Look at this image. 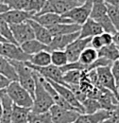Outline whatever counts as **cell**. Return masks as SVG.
<instances>
[{
  "instance_id": "bcb514c9",
  "label": "cell",
  "mask_w": 119,
  "mask_h": 123,
  "mask_svg": "<svg viewBox=\"0 0 119 123\" xmlns=\"http://www.w3.org/2000/svg\"><path fill=\"white\" fill-rule=\"evenodd\" d=\"M0 43H7V41H6L1 35H0Z\"/></svg>"
},
{
  "instance_id": "e0dca14e",
  "label": "cell",
  "mask_w": 119,
  "mask_h": 123,
  "mask_svg": "<svg viewBox=\"0 0 119 123\" xmlns=\"http://www.w3.org/2000/svg\"><path fill=\"white\" fill-rule=\"evenodd\" d=\"M80 34L78 38H92L94 36L101 35L104 31L101 26L94 19L89 18L83 25H81Z\"/></svg>"
},
{
  "instance_id": "7c38bea8",
  "label": "cell",
  "mask_w": 119,
  "mask_h": 123,
  "mask_svg": "<svg viewBox=\"0 0 119 123\" xmlns=\"http://www.w3.org/2000/svg\"><path fill=\"white\" fill-rule=\"evenodd\" d=\"M32 19L45 28H49V27H52V26H55L58 24H72V23H74L71 19L64 17L63 15L58 14V13H55V12L45 13L42 15H35L32 17Z\"/></svg>"
},
{
  "instance_id": "4316f807",
  "label": "cell",
  "mask_w": 119,
  "mask_h": 123,
  "mask_svg": "<svg viewBox=\"0 0 119 123\" xmlns=\"http://www.w3.org/2000/svg\"><path fill=\"white\" fill-rule=\"evenodd\" d=\"M97 59H98V52H97V50L93 48V47L88 46L80 54L78 62L86 66V69H85V72H86L88 66H89L90 64H92L93 62H95Z\"/></svg>"
},
{
  "instance_id": "8fae6325",
  "label": "cell",
  "mask_w": 119,
  "mask_h": 123,
  "mask_svg": "<svg viewBox=\"0 0 119 123\" xmlns=\"http://www.w3.org/2000/svg\"><path fill=\"white\" fill-rule=\"evenodd\" d=\"M92 38H77L71 45L65 48V52L69 62H77L82 51L91 45Z\"/></svg>"
},
{
  "instance_id": "b9f144b4",
  "label": "cell",
  "mask_w": 119,
  "mask_h": 123,
  "mask_svg": "<svg viewBox=\"0 0 119 123\" xmlns=\"http://www.w3.org/2000/svg\"><path fill=\"white\" fill-rule=\"evenodd\" d=\"M11 82H12V81H11L9 79H7L6 77H4L3 75L0 74V90L6 89V88L9 86V84H10Z\"/></svg>"
},
{
  "instance_id": "ffe728a7",
  "label": "cell",
  "mask_w": 119,
  "mask_h": 123,
  "mask_svg": "<svg viewBox=\"0 0 119 123\" xmlns=\"http://www.w3.org/2000/svg\"><path fill=\"white\" fill-rule=\"evenodd\" d=\"M49 32L53 37L55 36H60V35H65V34H70L80 31L81 26L77 25L76 23L72 24H58L52 27L47 28Z\"/></svg>"
},
{
  "instance_id": "4dcf8cb0",
  "label": "cell",
  "mask_w": 119,
  "mask_h": 123,
  "mask_svg": "<svg viewBox=\"0 0 119 123\" xmlns=\"http://www.w3.org/2000/svg\"><path fill=\"white\" fill-rule=\"evenodd\" d=\"M0 35L9 43H12L15 45H18L15 41L14 37L12 35V31L11 30V27L10 25L5 22L4 20L0 19ZM19 46V45H18Z\"/></svg>"
},
{
  "instance_id": "277c9868",
  "label": "cell",
  "mask_w": 119,
  "mask_h": 123,
  "mask_svg": "<svg viewBox=\"0 0 119 123\" xmlns=\"http://www.w3.org/2000/svg\"><path fill=\"white\" fill-rule=\"evenodd\" d=\"M25 63L28 66H30L33 71H35L40 76L44 77L46 80H51V81H54V82L61 84V85H64V86H67L66 83L64 82V80H63V74L64 73L61 71L60 67H58L56 65H53L52 63L49 64V65H47V66H44V67L34 66V65L30 64L29 62H25Z\"/></svg>"
},
{
  "instance_id": "836d02e7",
  "label": "cell",
  "mask_w": 119,
  "mask_h": 123,
  "mask_svg": "<svg viewBox=\"0 0 119 123\" xmlns=\"http://www.w3.org/2000/svg\"><path fill=\"white\" fill-rule=\"evenodd\" d=\"M106 5H107V15L111 19L116 31H119V9L107 3Z\"/></svg>"
},
{
  "instance_id": "f1b7e54d",
  "label": "cell",
  "mask_w": 119,
  "mask_h": 123,
  "mask_svg": "<svg viewBox=\"0 0 119 123\" xmlns=\"http://www.w3.org/2000/svg\"><path fill=\"white\" fill-rule=\"evenodd\" d=\"M105 15H107V5L104 0H94L90 18L97 21Z\"/></svg>"
},
{
  "instance_id": "f5cc1de1",
  "label": "cell",
  "mask_w": 119,
  "mask_h": 123,
  "mask_svg": "<svg viewBox=\"0 0 119 123\" xmlns=\"http://www.w3.org/2000/svg\"><path fill=\"white\" fill-rule=\"evenodd\" d=\"M29 123H30V122H29Z\"/></svg>"
},
{
  "instance_id": "5bb4252c",
  "label": "cell",
  "mask_w": 119,
  "mask_h": 123,
  "mask_svg": "<svg viewBox=\"0 0 119 123\" xmlns=\"http://www.w3.org/2000/svg\"><path fill=\"white\" fill-rule=\"evenodd\" d=\"M34 14L27 11H17V10H10L4 13H0V19L7 22L9 25L13 24H21L27 22L28 20L32 19Z\"/></svg>"
},
{
  "instance_id": "e575fe53",
  "label": "cell",
  "mask_w": 119,
  "mask_h": 123,
  "mask_svg": "<svg viewBox=\"0 0 119 123\" xmlns=\"http://www.w3.org/2000/svg\"><path fill=\"white\" fill-rule=\"evenodd\" d=\"M45 2H46V0H30L29 5L25 11L31 12L32 14H34V16L37 15L44 8Z\"/></svg>"
},
{
  "instance_id": "5b68a950",
  "label": "cell",
  "mask_w": 119,
  "mask_h": 123,
  "mask_svg": "<svg viewBox=\"0 0 119 123\" xmlns=\"http://www.w3.org/2000/svg\"><path fill=\"white\" fill-rule=\"evenodd\" d=\"M77 6H78V4L76 0H46L44 8L37 15H42L49 12H55L63 15Z\"/></svg>"
},
{
  "instance_id": "816d5d0a",
  "label": "cell",
  "mask_w": 119,
  "mask_h": 123,
  "mask_svg": "<svg viewBox=\"0 0 119 123\" xmlns=\"http://www.w3.org/2000/svg\"><path fill=\"white\" fill-rule=\"evenodd\" d=\"M76 1H77V0H76Z\"/></svg>"
},
{
  "instance_id": "603a6c76",
  "label": "cell",
  "mask_w": 119,
  "mask_h": 123,
  "mask_svg": "<svg viewBox=\"0 0 119 123\" xmlns=\"http://www.w3.org/2000/svg\"><path fill=\"white\" fill-rule=\"evenodd\" d=\"M21 48L23 49L24 52H26L27 54L29 55H34L38 52H41V51H49V46L37 41L36 39H32V40H30V41H27L25 43H23L21 45Z\"/></svg>"
},
{
  "instance_id": "52a82bcc",
  "label": "cell",
  "mask_w": 119,
  "mask_h": 123,
  "mask_svg": "<svg viewBox=\"0 0 119 123\" xmlns=\"http://www.w3.org/2000/svg\"><path fill=\"white\" fill-rule=\"evenodd\" d=\"M0 55L7 58L8 60L17 62H29L31 57V55L24 52L20 46L9 42L2 44Z\"/></svg>"
},
{
  "instance_id": "6da1fadb",
  "label": "cell",
  "mask_w": 119,
  "mask_h": 123,
  "mask_svg": "<svg viewBox=\"0 0 119 123\" xmlns=\"http://www.w3.org/2000/svg\"><path fill=\"white\" fill-rule=\"evenodd\" d=\"M33 72L35 78V93L33 98V105L31 107V113L40 114L48 112L55 103L49 93L45 90L41 81L39 80L37 73L35 71Z\"/></svg>"
},
{
  "instance_id": "2e32d148",
  "label": "cell",
  "mask_w": 119,
  "mask_h": 123,
  "mask_svg": "<svg viewBox=\"0 0 119 123\" xmlns=\"http://www.w3.org/2000/svg\"><path fill=\"white\" fill-rule=\"evenodd\" d=\"M97 101L99 102L102 110L113 112L118 103V98L110 90L106 89L104 87H101L97 98Z\"/></svg>"
},
{
  "instance_id": "f35d334b",
  "label": "cell",
  "mask_w": 119,
  "mask_h": 123,
  "mask_svg": "<svg viewBox=\"0 0 119 123\" xmlns=\"http://www.w3.org/2000/svg\"><path fill=\"white\" fill-rule=\"evenodd\" d=\"M111 69H112V73H113V76L114 78L115 84H116V87H117V90L119 93V60L113 62Z\"/></svg>"
},
{
  "instance_id": "44dd1931",
  "label": "cell",
  "mask_w": 119,
  "mask_h": 123,
  "mask_svg": "<svg viewBox=\"0 0 119 123\" xmlns=\"http://www.w3.org/2000/svg\"><path fill=\"white\" fill-rule=\"evenodd\" d=\"M0 74L11 81H18V76L12 62L0 55Z\"/></svg>"
},
{
  "instance_id": "484cf974",
  "label": "cell",
  "mask_w": 119,
  "mask_h": 123,
  "mask_svg": "<svg viewBox=\"0 0 119 123\" xmlns=\"http://www.w3.org/2000/svg\"><path fill=\"white\" fill-rule=\"evenodd\" d=\"M29 62L34 66H39V67L47 66L51 64V53L45 50L38 52L34 55H31Z\"/></svg>"
},
{
  "instance_id": "d6986e66",
  "label": "cell",
  "mask_w": 119,
  "mask_h": 123,
  "mask_svg": "<svg viewBox=\"0 0 119 123\" xmlns=\"http://www.w3.org/2000/svg\"><path fill=\"white\" fill-rule=\"evenodd\" d=\"M111 116V112L99 110L94 114H80L73 123H102Z\"/></svg>"
},
{
  "instance_id": "f6af8a7d",
  "label": "cell",
  "mask_w": 119,
  "mask_h": 123,
  "mask_svg": "<svg viewBox=\"0 0 119 123\" xmlns=\"http://www.w3.org/2000/svg\"><path fill=\"white\" fill-rule=\"evenodd\" d=\"M2 115H3V107H2V103L0 101V121L2 119Z\"/></svg>"
},
{
  "instance_id": "ba28073f",
  "label": "cell",
  "mask_w": 119,
  "mask_h": 123,
  "mask_svg": "<svg viewBox=\"0 0 119 123\" xmlns=\"http://www.w3.org/2000/svg\"><path fill=\"white\" fill-rule=\"evenodd\" d=\"M49 113L53 123H73L80 115V113L76 110L64 109L55 104L50 108Z\"/></svg>"
},
{
  "instance_id": "d590c367",
  "label": "cell",
  "mask_w": 119,
  "mask_h": 123,
  "mask_svg": "<svg viewBox=\"0 0 119 123\" xmlns=\"http://www.w3.org/2000/svg\"><path fill=\"white\" fill-rule=\"evenodd\" d=\"M96 22H97V23H98V24L101 26V28L103 29V31H104V32L111 33V34H113V35H114V34L117 32L116 29L114 28L113 24L112 23L111 19L109 18V16H108V15L103 16L102 18L98 19Z\"/></svg>"
},
{
  "instance_id": "1f68e13d",
  "label": "cell",
  "mask_w": 119,
  "mask_h": 123,
  "mask_svg": "<svg viewBox=\"0 0 119 123\" xmlns=\"http://www.w3.org/2000/svg\"><path fill=\"white\" fill-rule=\"evenodd\" d=\"M81 104L84 109V114H94L99 110H102L99 102L94 98H87Z\"/></svg>"
},
{
  "instance_id": "30bf717a",
  "label": "cell",
  "mask_w": 119,
  "mask_h": 123,
  "mask_svg": "<svg viewBox=\"0 0 119 123\" xmlns=\"http://www.w3.org/2000/svg\"><path fill=\"white\" fill-rule=\"evenodd\" d=\"M10 27L12 31V35L14 37L15 41L19 46H21L23 43L27 41L35 39L33 29L31 28V26L28 21L21 24L10 25Z\"/></svg>"
},
{
  "instance_id": "c3c4849f",
  "label": "cell",
  "mask_w": 119,
  "mask_h": 123,
  "mask_svg": "<svg viewBox=\"0 0 119 123\" xmlns=\"http://www.w3.org/2000/svg\"><path fill=\"white\" fill-rule=\"evenodd\" d=\"M4 1H5V0H0V5H1V4H4Z\"/></svg>"
},
{
  "instance_id": "cb8c5ba5",
  "label": "cell",
  "mask_w": 119,
  "mask_h": 123,
  "mask_svg": "<svg viewBox=\"0 0 119 123\" xmlns=\"http://www.w3.org/2000/svg\"><path fill=\"white\" fill-rule=\"evenodd\" d=\"M97 52H98V57L105 58V59L111 61L112 62L119 60L118 46L114 43H113L112 45H109V46H104L99 50H97Z\"/></svg>"
},
{
  "instance_id": "f546056e",
  "label": "cell",
  "mask_w": 119,
  "mask_h": 123,
  "mask_svg": "<svg viewBox=\"0 0 119 123\" xmlns=\"http://www.w3.org/2000/svg\"><path fill=\"white\" fill-rule=\"evenodd\" d=\"M51 53V63L58 67H62L66 65L69 61L64 50H54Z\"/></svg>"
},
{
  "instance_id": "7dc6e473",
  "label": "cell",
  "mask_w": 119,
  "mask_h": 123,
  "mask_svg": "<svg viewBox=\"0 0 119 123\" xmlns=\"http://www.w3.org/2000/svg\"><path fill=\"white\" fill-rule=\"evenodd\" d=\"M5 93H6V89H4V90H0V98H1V97H2Z\"/></svg>"
},
{
  "instance_id": "d4e9b609",
  "label": "cell",
  "mask_w": 119,
  "mask_h": 123,
  "mask_svg": "<svg viewBox=\"0 0 119 123\" xmlns=\"http://www.w3.org/2000/svg\"><path fill=\"white\" fill-rule=\"evenodd\" d=\"M0 101L3 107V115H2V119L0 123H12V105H13L12 100L10 98L7 93H5L1 97Z\"/></svg>"
},
{
  "instance_id": "83f0119b",
  "label": "cell",
  "mask_w": 119,
  "mask_h": 123,
  "mask_svg": "<svg viewBox=\"0 0 119 123\" xmlns=\"http://www.w3.org/2000/svg\"><path fill=\"white\" fill-rule=\"evenodd\" d=\"M81 77H82V71L80 70H69L63 74L64 82L70 89L79 86Z\"/></svg>"
},
{
  "instance_id": "7402d4cb",
  "label": "cell",
  "mask_w": 119,
  "mask_h": 123,
  "mask_svg": "<svg viewBox=\"0 0 119 123\" xmlns=\"http://www.w3.org/2000/svg\"><path fill=\"white\" fill-rule=\"evenodd\" d=\"M31 109L12 105V123H29Z\"/></svg>"
},
{
  "instance_id": "ac0fdd59",
  "label": "cell",
  "mask_w": 119,
  "mask_h": 123,
  "mask_svg": "<svg viewBox=\"0 0 119 123\" xmlns=\"http://www.w3.org/2000/svg\"><path fill=\"white\" fill-rule=\"evenodd\" d=\"M28 22L30 23L31 28L33 29L35 39L37 41H39V42L46 45V46H49V44L51 43V41L53 39V36L49 32L48 29L44 27V26H42V25H40L39 23H37L33 19L28 20Z\"/></svg>"
},
{
  "instance_id": "7bdbcfd3",
  "label": "cell",
  "mask_w": 119,
  "mask_h": 123,
  "mask_svg": "<svg viewBox=\"0 0 119 123\" xmlns=\"http://www.w3.org/2000/svg\"><path fill=\"white\" fill-rule=\"evenodd\" d=\"M105 3L109 4V5H112V6H114L116 8L119 9V0H104Z\"/></svg>"
},
{
  "instance_id": "681fc988",
  "label": "cell",
  "mask_w": 119,
  "mask_h": 123,
  "mask_svg": "<svg viewBox=\"0 0 119 123\" xmlns=\"http://www.w3.org/2000/svg\"><path fill=\"white\" fill-rule=\"evenodd\" d=\"M2 44H3V43H0V50H1V46H2Z\"/></svg>"
},
{
  "instance_id": "74e56055",
  "label": "cell",
  "mask_w": 119,
  "mask_h": 123,
  "mask_svg": "<svg viewBox=\"0 0 119 123\" xmlns=\"http://www.w3.org/2000/svg\"><path fill=\"white\" fill-rule=\"evenodd\" d=\"M102 123H119V101L115 109L111 112V116Z\"/></svg>"
},
{
  "instance_id": "f907efd6",
  "label": "cell",
  "mask_w": 119,
  "mask_h": 123,
  "mask_svg": "<svg viewBox=\"0 0 119 123\" xmlns=\"http://www.w3.org/2000/svg\"><path fill=\"white\" fill-rule=\"evenodd\" d=\"M116 46H118V49H119V45H116Z\"/></svg>"
},
{
  "instance_id": "3957f363",
  "label": "cell",
  "mask_w": 119,
  "mask_h": 123,
  "mask_svg": "<svg viewBox=\"0 0 119 123\" xmlns=\"http://www.w3.org/2000/svg\"><path fill=\"white\" fill-rule=\"evenodd\" d=\"M11 62L15 67V70H16V73H17V76H18V82L30 93L32 98H34L35 78H34L33 70L25 63V62Z\"/></svg>"
},
{
  "instance_id": "7a4b0ae2",
  "label": "cell",
  "mask_w": 119,
  "mask_h": 123,
  "mask_svg": "<svg viewBox=\"0 0 119 123\" xmlns=\"http://www.w3.org/2000/svg\"><path fill=\"white\" fill-rule=\"evenodd\" d=\"M6 93L12 100L13 104L31 109L33 105V98L18 81H12L6 88Z\"/></svg>"
},
{
  "instance_id": "9a60e30c",
  "label": "cell",
  "mask_w": 119,
  "mask_h": 123,
  "mask_svg": "<svg viewBox=\"0 0 119 123\" xmlns=\"http://www.w3.org/2000/svg\"><path fill=\"white\" fill-rule=\"evenodd\" d=\"M74 32L70 34H65V35H60L53 37L51 43L49 44V50L50 52L54 50H65V48L69 45H71L74 41H76L78 37L80 32Z\"/></svg>"
},
{
  "instance_id": "4fadbf2b",
  "label": "cell",
  "mask_w": 119,
  "mask_h": 123,
  "mask_svg": "<svg viewBox=\"0 0 119 123\" xmlns=\"http://www.w3.org/2000/svg\"><path fill=\"white\" fill-rule=\"evenodd\" d=\"M48 81L51 83V85L54 87V89L57 91V93L59 94L60 97H62L67 102H69L73 107L76 108L80 114H84V109L82 107L81 103L77 99L75 94L70 88H68L67 86L59 84V83H56L54 81H51V80H48Z\"/></svg>"
},
{
  "instance_id": "ab89813d",
  "label": "cell",
  "mask_w": 119,
  "mask_h": 123,
  "mask_svg": "<svg viewBox=\"0 0 119 123\" xmlns=\"http://www.w3.org/2000/svg\"><path fill=\"white\" fill-rule=\"evenodd\" d=\"M103 42L100 38V35H97V36H94L92 37V40H91V47L96 49V50H99L101 47H103Z\"/></svg>"
},
{
  "instance_id": "8d00e7d4",
  "label": "cell",
  "mask_w": 119,
  "mask_h": 123,
  "mask_svg": "<svg viewBox=\"0 0 119 123\" xmlns=\"http://www.w3.org/2000/svg\"><path fill=\"white\" fill-rule=\"evenodd\" d=\"M30 0H5L4 4H6L10 10L17 11H25L29 5Z\"/></svg>"
},
{
  "instance_id": "60d3db41",
  "label": "cell",
  "mask_w": 119,
  "mask_h": 123,
  "mask_svg": "<svg viewBox=\"0 0 119 123\" xmlns=\"http://www.w3.org/2000/svg\"><path fill=\"white\" fill-rule=\"evenodd\" d=\"M100 38H101L104 46H109V45H112L113 43V35L111 34V33L103 32L100 35Z\"/></svg>"
},
{
  "instance_id": "8992f818",
  "label": "cell",
  "mask_w": 119,
  "mask_h": 123,
  "mask_svg": "<svg viewBox=\"0 0 119 123\" xmlns=\"http://www.w3.org/2000/svg\"><path fill=\"white\" fill-rule=\"evenodd\" d=\"M93 1L94 0H87L84 4L77 6L64 13L63 16L71 19L74 23L77 25H83L88 19L90 18L91 11H92V6H93Z\"/></svg>"
},
{
  "instance_id": "ee69618b",
  "label": "cell",
  "mask_w": 119,
  "mask_h": 123,
  "mask_svg": "<svg viewBox=\"0 0 119 123\" xmlns=\"http://www.w3.org/2000/svg\"><path fill=\"white\" fill-rule=\"evenodd\" d=\"M8 11H10V8L6 4H1L0 5V13H4Z\"/></svg>"
},
{
  "instance_id": "d6a6232c",
  "label": "cell",
  "mask_w": 119,
  "mask_h": 123,
  "mask_svg": "<svg viewBox=\"0 0 119 123\" xmlns=\"http://www.w3.org/2000/svg\"><path fill=\"white\" fill-rule=\"evenodd\" d=\"M30 123H53V121L49 111L40 114H33L30 112Z\"/></svg>"
},
{
  "instance_id": "9c48e42d",
  "label": "cell",
  "mask_w": 119,
  "mask_h": 123,
  "mask_svg": "<svg viewBox=\"0 0 119 123\" xmlns=\"http://www.w3.org/2000/svg\"><path fill=\"white\" fill-rule=\"evenodd\" d=\"M111 66L112 65L101 66V67H98L95 69L96 73H97V77H98V82H99L100 86L110 90L111 92H113L116 96L117 98H119V93L117 87H116V84H115L114 78L112 73Z\"/></svg>"
}]
</instances>
